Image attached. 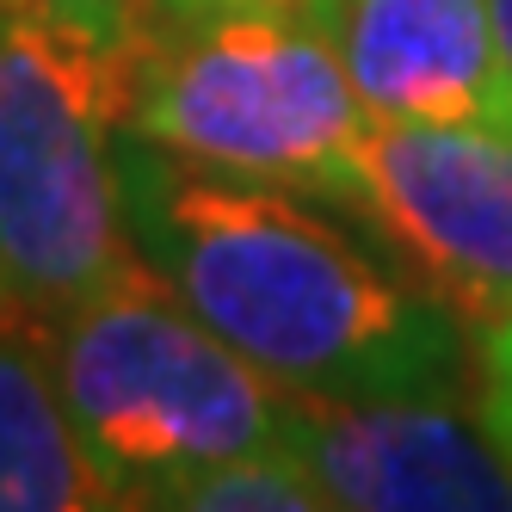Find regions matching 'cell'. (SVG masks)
Here are the masks:
<instances>
[{
	"mask_svg": "<svg viewBox=\"0 0 512 512\" xmlns=\"http://www.w3.org/2000/svg\"><path fill=\"white\" fill-rule=\"evenodd\" d=\"M475 389H512V309L475 327Z\"/></svg>",
	"mask_w": 512,
	"mask_h": 512,
	"instance_id": "12",
	"label": "cell"
},
{
	"mask_svg": "<svg viewBox=\"0 0 512 512\" xmlns=\"http://www.w3.org/2000/svg\"><path fill=\"white\" fill-rule=\"evenodd\" d=\"M494 19H500V44H506V62H512V0H494Z\"/></svg>",
	"mask_w": 512,
	"mask_h": 512,
	"instance_id": "14",
	"label": "cell"
},
{
	"mask_svg": "<svg viewBox=\"0 0 512 512\" xmlns=\"http://www.w3.org/2000/svg\"><path fill=\"white\" fill-rule=\"evenodd\" d=\"M136 253L290 395H475V327L297 186L118 142Z\"/></svg>",
	"mask_w": 512,
	"mask_h": 512,
	"instance_id": "1",
	"label": "cell"
},
{
	"mask_svg": "<svg viewBox=\"0 0 512 512\" xmlns=\"http://www.w3.org/2000/svg\"><path fill=\"white\" fill-rule=\"evenodd\" d=\"M0 512H118L81 445L38 327L0 315Z\"/></svg>",
	"mask_w": 512,
	"mask_h": 512,
	"instance_id": "8",
	"label": "cell"
},
{
	"mask_svg": "<svg viewBox=\"0 0 512 512\" xmlns=\"http://www.w3.org/2000/svg\"><path fill=\"white\" fill-rule=\"evenodd\" d=\"M315 19L377 124L512 130V62L494 0H327Z\"/></svg>",
	"mask_w": 512,
	"mask_h": 512,
	"instance_id": "7",
	"label": "cell"
},
{
	"mask_svg": "<svg viewBox=\"0 0 512 512\" xmlns=\"http://www.w3.org/2000/svg\"><path fill=\"white\" fill-rule=\"evenodd\" d=\"M340 210L469 327L512 309V130L371 118Z\"/></svg>",
	"mask_w": 512,
	"mask_h": 512,
	"instance_id": "5",
	"label": "cell"
},
{
	"mask_svg": "<svg viewBox=\"0 0 512 512\" xmlns=\"http://www.w3.org/2000/svg\"><path fill=\"white\" fill-rule=\"evenodd\" d=\"M130 50L0 25V315L38 334L142 272L118 173Z\"/></svg>",
	"mask_w": 512,
	"mask_h": 512,
	"instance_id": "3",
	"label": "cell"
},
{
	"mask_svg": "<svg viewBox=\"0 0 512 512\" xmlns=\"http://www.w3.org/2000/svg\"><path fill=\"white\" fill-rule=\"evenodd\" d=\"M167 512H334V500L309 475V463L278 438V445L192 475L186 488H173Z\"/></svg>",
	"mask_w": 512,
	"mask_h": 512,
	"instance_id": "9",
	"label": "cell"
},
{
	"mask_svg": "<svg viewBox=\"0 0 512 512\" xmlns=\"http://www.w3.org/2000/svg\"><path fill=\"white\" fill-rule=\"evenodd\" d=\"M149 0H0V25H38V31H81L105 44H136Z\"/></svg>",
	"mask_w": 512,
	"mask_h": 512,
	"instance_id": "10",
	"label": "cell"
},
{
	"mask_svg": "<svg viewBox=\"0 0 512 512\" xmlns=\"http://www.w3.org/2000/svg\"><path fill=\"white\" fill-rule=\"evenodd\" d=\"M50 371L112 506L167 512L173 488L284 438V401L266 371L142 266L44 327Z\"/></svg>",
	"mask_w": 512,
	"mask_h": 512,
	"instance_id": "2",
	"label": "cell"
},
{
	"mask_svg": "<svg viewBox=\"0 0 512 512\" xmlns=\"http://www.w3.org/2000/svg\"><path fill=\"white\" fill-rule=\"evenodd\" d=\"M124 130L186 161L340 204L371 112L321 19L229 13L149 19L136 31Z\"/></svg>",
	"mask_w": 512,
	"mask_h": 512,
	"instance_id": "4",
	"label": "cell"
},
{
	"mask_svg": "<svg viewBox=\"0 0 512 512\" xmlns=\"http://www.w3.org/2000/svg\"><path fill=\"white\" fill-rule=\"evenodd\" d=\"M475 408H482V420L494 426V438L512 457V389H475Z\"/></svg>",
	"mask_w": 512,
	"mask_h": 512,
	"instance_id": "13",
	"label": "cell"
},
{
	"mask_svg": "<svg viewBox=\"0 0 512 512\" xmlns=\"http://www.w3.org/2000/svg\"><path fill=\"white\" fill-rule=\"evenodd\" d=\"M284 445L334 512H512V457L463 395H290Z\"/></svg>",
	"mask_w": 512,
	"mask_h": 512,
	"instance_id": "6",
	"label": "cell"
},
{
	"mask_svg": "<svg viewBox=\"0 0 512 512\" xmlns=\"http://www.w3.org/2000/svg\"><path fill=\"white\" fill-rule=\"evenodd\" d=\"M321 7L327 0H149V19H229V13H297V19H315Z\"/></svg>",
	"mask_w": 512,
	"mask_h": 512,
	"instance_id": "11",
	"label": "cell"
}]
</instances>
